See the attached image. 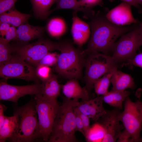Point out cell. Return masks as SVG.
<instances>
[{
    "label": "cell",
    "instance_id": "6da1fadb",
    "mask_svg": "<svg viewBox=\"0 0 142 142\" xmlns=\"http://www.w3.org/2000/svg\"><path fill=\"white\" fill-rule=\"evenodd\" d=\"M136 25L117 26L108 21L105 16L96 15L90 23L91 36L85 53L88 54L101 52L108 54L117 39L134 29Z\"/></svg>",
    "mask_w": 142,
    "mask_h": 142
},
{
    "label": "cell",
    "instance_id": "7a4b0ae2",
    "mask_svg": "<svg viewBox=\"0 0 142 142\" xmlns=\"http://www.w3.org/2000/svg\"><path fill=\"white\" fill-rule=\"evenodd\" d=\"M57 50L60 54L55 65L56 72L69 80L80 78L85 62L84 50L75 48L67 41L57 43Z\"/></svg>",
    "mask_w": 142,
    "mask_h": 142
},
{
    "label": "cell",
    "instance_id": "3957f363",
    "mask_svg": "<svg viewBox=\"0 0 142 142\" xmlns=\"http://www.w3.org/2000/svg\"><path fill=\"white\" fill-rule=\"evenodd\" d=\"M73 100L64 97L59 105L48 142H77Z\"/></svg>",
    "mask_w": 142,
    "mask_h": 142
},
{
    "label": "cell",
    "instance_id": "277c9868",
    "mask_svg": "<svg viewBox=\"0 0 142 142\" xmlns=\"http://www.w3.org/2000/svg\"><path fill=\"white\" fill-rule=\"evenodd\" d=\"M14 114L18 121L17 129L9 140L13 142H31L40 139L35 103L29 102L16 108Z\"/></svg>",
    "mask_w": 142,
    "mask_h": 142
},
{
    "label": "cell",
    "instance_id": "5b68a950",
    "mask_svg": "<svg viewBox=\"0 0 142 142\" xmlns=\"http://www.w3.org/2000/svg\"><path fill=\"white\" fill-rule=\"evenodd\" d=\"M85 87L89 92L95 82L106 73L117 69V65L111 56L98 52L88 54L85 66Z\"/></svg>",
    "mask_w": 142,
    "mask_h": 142
},
{
    "label": "cell",
    "instance_id": "8992f818",
    "mask_svg": "<svg viewBox=\"0 0 142 142\" xmlns=\"http://www.w3.org/2000/svg\"><path fill=\"white\" fill-rule=\"evenodd\" d=\"M35 107L39 130L40 139L48 141L59 105L56 99L35 95Z\"/></svg>",
    "mask_w": 142,
    "mask_h": 142
},
{
    "label": "cell",
    "instance_id": "52a82bcc",
    "mask_svg": "<svg viewBox=\"0 0 142 142\" xmlns=\"http://www.w3.org/2000/svg\"><path fill=\"white\" fill-rule=\"evenodd\" d=\"M119 117L123 131L130 137L131 142H139L142 129V102L137 100L134 102L128 97Z\"/></svg>",
    "mask_w": 142,
    "mask_h": 142
},
{
    "label": "cell",
    "instance_id": "ba28073f",
    "mask_svg": "<svg viewBox=\"0 0 142 142\" xmlns=\"http://www.w3.org/2000/svg\"><path fill=\"white\" fill-rule=\"evenodd\" d=\"M142 45V23L122 35L120 39L115 42L111 50V57L116 63L127 61L137 54V50Z\"/></svg>",
    "mask_w": 142,
    "mask_h": 142
},
{
    "label": "cell",
    "instance_id": "9c48e42d",
    "mask_svg": "<svg viewBox=\"0 0 142 142\" xmlns=\"http://www.w3.org/2000/svg\"><path fill=\"white\" fill-rule=\"evenodd\" d=\"M57 43L40 39L37 41L25 45L13 47L17 56L30 64L36 65L47 53L57 50Z\"/></svg>",
    "mask_w": 142,
    "mask_h": 142
},
{
    "label": "cell",
    "instance_id": "30bf717a",
    "mask_svg": "<svg viewBox=\"0 0 142 142\" xmlns=\"http://www.w3.org/2000/svg\"><path fill=\"white\" fill-rule=\"evenodd\" d=\"M0 76L7 80L17 78L27 81H35V69L30 64L17 56H13L7 63L0 66Z\"/></svg>",
    "mask_w": 142,
    "mask_h": 142
},
{
    "label": "cell",
    "instance_id": "8fae6325",
    "mask_svg": "<svg viewBox=\"0 0 142 142\" xmlns=\"http://www.w3.org/2000/svg\"><path fill=\"white\" fill-rule=\"evenodd\" d=\"M6 80L0 82L1 100L17 103L19 98L25 95L41 94V85L38 83L31 85L17 86L9 84Z\"/></svg>",
    "mask_w": 142,
    "mask_h": 142
},
{
    "label": "cell",
    "instance_id": "7c38bea8",
    "mask_svg": "<svg viewBox=\"0 0 142 142\" xmlns=\"http://www.w3.org/2000/svg\"><path fill=\"white\" fill-rule=\"evenodd\" d=\"M120 110L115 108L111 110H106L105 114L99 119L100 120L98 123L105 131L104 136L101 142H115L117 141L124 129L123 125L120 123Z\"/></svg>",
    "mask_w": 142,
    "mask_h": 142
},
{
    "label": "cell",
    "instance_id": "4fadbf2b",
    "mask_svg": "<svg viewBox=\"0 0 142 142\" xmlns=\"http://www.w3.org/2000/svg\"><path fill=\"white\" fill-rule=\"evenodd\" d=\"M73 100L74 107L95 121L98 120L106 113L102 96L80 102L78 100Z\"/></svg>",
    "mask_w": 142,
    "mask_h": 142
},
{
    "label": "cell",
    "instance_id": "5bb4252c",
    "mask_svg": "<svg viewBox=\"0 0 142 142\" xmlns=\"http://www.w3.org/2000/svg\"><path fill=\"white\" fill-rule=\"evenodd\" d=\"M130 4L123 2L109 11L105 17L112 23L119 26H123L133 23H137L138 21L133 17Z\"/></svg>",
    "mask_w": 142,
    "mask_h": 142
},
{
    "label": "cell",
    "instance_id": "9a60e30c",
    "mask_svg": "<svg viewBox=\"0 0 142 142\" xmlns=\"http://www.w3.org/2000/svg\"><path fill=\"white\" fill-rule=\"evenodd\" d=\"M74 12L71 32L74 42L79 47L84 44L89 39L91 34L89 25L80 19Z\"/></svg>",
    "mask_w": 142,
    "mask_h": 142
},
{
    "label": "cell",
    "instance_id": "2e32d148",
    "mask_svg": "<svg viewBox=\"0 0 142 142\" xmlns=\"http://www.w3.org/2000/svg\"><path fill=\"white\" fill-rule=\"evenodd\" d=\"M63 93L66 98L69 99L85 101L90 99L89 92L86 88L82 87L77 79L69 80L63 85H62Z\"/></svg>",
    "mask_w": 142,
    "mask_h": 142
},
{
    "label": "cell",
    "instance_id": "e0dca14e",
    "mask_svg": "<svg viewBox=\"0 0 142 142\" xmlns=\"http://www.w3.org/2000/svg\"><path fill=\"white\" fill-rule=\"evenodd\" d=\"M111 82L112 90L123 91L134 89L135 87L134 79L130 75L117 69L113 72Z\"/></svg>",
    "mask_w": 142,
    "mask_h": 142
},
{
    "label": "cell",
    "instance_id": "ac0fdd59",
    "mask_svg": "<svg viewBox=\"0 0 142 142\" xmlns=\"http://www.w3.org/2000/svg\"><path fill=\"white\" fill-rule=\"evenodd\" d=\"M44 30V27L34 26L28 24H24L17 29L16 40L22 42H27L32 39L39 38Z\"/></svg>",
    "mask_w": 142,
    "mask_h": 142
},
{
    "label": "cell",
    "instance_id": "d6986e66",
    "mask_svg": "<svg viewBox=\"0 0 142 142\" xmlns=\"http://www.w3.org/2000/svg\"><path fill=\"white\" fill-rule=\"evenodd\" d=\"M56 5L55 8L49 11V14L54 11L61 9H71L74 12H83L88 17L94 15L91 9L86 7V4L83 0H57Z\"/></svg>",
    "mask_w": 142,
    "mask_h": 142
},
{
    "label": "cell",
    "instance_id": "ffe728a7",
    "mask_svg": "<svg viewBox=\"0 0 142 142\" xmlns=\"http://www.w3.org/2000/svg\"><path fill=\"white\" fill-rule=\"evenodd\" d=\"M57 77L52 74L47 80L42 82L41 85V94L47 98L56 99L60 95L61 85L57 80Z\"/></svg>",
    "mask_w": 142,
    "mask_h": 142
},
{
    "label": "cell",
    "instance_id": "44dd1931",
    "mask_svg": "<svg viewBox=\"0 0 142 142\" xmlns=\"http://www.w3.org/2000/svg\"><path fill=\"white\" fill-rule=\"evenodd\" d=\"M30 16V14L21 13L13 8L0 14V23H6L18 27L24 24Z\"/></svg>",
    "mask_w": 142,
    "mask_h": 142
},
{
    "label": "cell",
    "instance_id": "7402d4cb",
    "mask_svg": "<svg viewBox=\"0 0 142 142\" xmlns=\"http://www.w3.org/2000/svg\"><path fill=\"white\" fill-rule=\"evenodd\" d=\"M130 93L126 90L118 91L111 90L102 96L103 102L110 106L120 110L123 108V104Z\"/></svg>",
    "mask_w": 142,
    "mask_h": 142
},
{
    "label": "cell",
    "instance_id": "603a6c76",
    "mask_svg": "<svg viewBox=\"0 0 142 142\" xmlns=\"http://www.w3.org/2000/svg\"><path fill=\"white\" fill-rule=\"evenodd\" d=\"M17 126V119L15 114L11 116H6L3 125L0 128V142L9 140L13 136Z\"/></svg>",
    "mask_w": 142,
    "mask_h": 142
},
{
    "label": "cell",
    "instance_id": "cb8c5ba5",
    "mask_svg": "<svg viewBox=\"0 0 142 142\" xmlns=\"http://www.w3.org/2000/svg\"><path fill=\"white\" fill-rule=\"evenodd\" d=\"M57 0H31L35 15L43 19L49 15V9Z\"/></svg>",
    "mask_w": 142,
    "mask_h": 142
},
{
    "label": "cell",
    "instance_id": "d4e9b609",
    "mask_svg": "<svg viewBox=\"0 0 142 142\" xmlns=\"http://www.w3.org/2000/svg\"><path fill=\"white\" fill-rule=\"evenodd\" d=\"M67 25L64 21L59 18H53L48 23L47 30L52 36L58 37L64 34L67 30Z\"/></svg>",
    "mask_w": 142,
    "mask_h": 142
},
{
    "label": "cell",
    "instance_id": "484cf974",
    "mask_svg": "<svg viewBox=\"0 0 142 142\" xmlns=\"http://www.w3.org/2000/svg\"><path fill=\"white\" fill-rule=\"evenodd\" d=\"M114 70L106 73L95 82L93 88L98 96L103 95L108 92L111 77Z\"/></svg>",
    "mask_w": 142,
    "mask_h": 142
},
{
    "label": "cell",
    "instance_id": "4316f807",
    "mask_svg": "<svg viewBox=\"0 0 142 142\" xmlns=\"http://www.w3.org/2000/svg\"><path fill=\"white\" fill-rule=\"evenodd\" d=\"M105 135L104 129L98 123L91 128L84 136L87 142H96L97 141H101Z\"/></svg>",
    "mask_w": 142,
    "mask_h": 142
},
{
    "label": "cell",
    "instance_id": "83f0119b",
    "mask_svg": "<svg viewBox=\"0 0 142 142\" xmlns=\"http://www.w3.org/2000/svg\"><path fill=\"white\" fill-rule=\"evenodd\" d=\"M13 47L9 43L0 40V66L10 60L13 57Z\"/></svg>",
    "mask_w": 142,
    "mask_h": 142
},
{
    "label": "cell",
    "instance_id": "f1b7e54d",
    "mask_svg": "<svg viewBox=\"0 0 142 142\" xmlns=\"http://www.w3.org/2000/svg\"><path fill=\"white\" fill-rule=\"evenodd\" d=\"M37 66L35 69L36 75L42 82L48 79L52 74L50 67L42 65Z\"/></svg>",
    "mask_w": 142,
    "mask_h": 142
},
{
    "label": "cell",
    "instance_id": "f546056e",
    "mask_svg": "<svg viewBox=\"0 0 142 142\" xmlns=\"http://www.w3.org/2000/svg\"><path fill=\"white\" fill-rule=\"evenodd\" d=\"M59 55V54L56 52L51 53L50 52L42 59L37 65H42L49 67L55 66L57 62Z\"/></svg>",
    "mask_w": 142,
    "mask_h": 142
},
{
    "label": "cell",
    "instance_id": "4dcf8cb0",
    "mask_svg": "<svg viewBox=\"0 0 142 142\" xmlns=\"http://www.w3.org/2000/svg\"><path fill=\"white\" fill-rule=\"evenodd\" d=\"M17 37V29L16 27L12 26L8 29L5 36L0 37V40L6 43H9L10 41L16 39Z\"/></svg>",
    "mask_w": 142,
    "mask_h": 142
},
{
    "label": "cell",
    "instance_id": "1f68e13d",
    "mask_svg": "<svg viewBox=\"0 0 142 142\" xmlns=\"http://www.w3.org/2000/svg\"><path fill=\"white\" fill-rule=\"evenodd\" d=\"M17 0H0V14L13 8Z\"/></svg>",
    "mask_w": 142,
    "mask_h": 142
},
{
    "label": "cell",
    "instance_id": "d6a6232c",
    "mask_svg": "<svg viewBox=\"0 0 142 142\" xmlns=\"http://www.w3.org/2000/svg\"><path fill=\"white\" fill-rule=\"evenodd\" d=\"M123 65L135 66L142 68V53L136 54L133 58L127 61Z\"/></svg>",
    "mask_w": 142,
    "mask_h": 142
},
{
    "label": "cell",
    "instance_id": "836d02e7",
    "mask_svg": "<svg viewBox=\"0 0 142 142\" xmlns=\"http://www.w3.org/2000/svg\"><path fill=\"white\" fill-rule=\"evenodd\" d=\"M74 110L79 115L83 122L85 132L84 136L91 127L90 125V118L86 115L80 112L74 107Z\"/></svg>",
    "mask_w": 142,
    "mask_h": 142
},
{
    "label": "cell",
    "instance_id": "e575fe53",
    "mask_svg": "<svg viewBox=\"0 0 142 142\" xmlns=\"http://www.w3.org/2000/svg\"><path fill=\"white\" fill-rule=\"evenodd\" d=\"M75 116V128L76 131L80 132L84 136L85 132L84 126L82 120L77 112L74 110Z\"/></svg>",
    "mask_w": 142,
    "mask_h": 142
},
{
    "label": "cell",
    "instance_id": "d590c367",
    "mask_svg": "<svg viewBox=\"0 0 142 142\" xmlns=\"http://www.w3.org/2000/svg\"><path fill=\"white\" fill-rule=\"evenodd\" d=\"M115 0H109L110 2H113ZM123 2L127 3L137 8L139 13L142 12V8L137 3L136 0H121Z\"/></svg>",
    "mask_w": 142,
    "mask_h": 142
},
{
    "label": "cell",
    "instance_id": "8d00e7d4",
    "mask_svg": "<svg viewBox=\"0 0 142 142\" xmlns=\"http://www.w3.org/2000/svg\"><path fill=\"white\" fill-rule=\"evenodd\" d=\"M10 25L6 23H0V34L1 37H3L5 36L7 30L10 27Z\"/></svg>",
    "mask_w": 142,
    "mask_h": 142
},
{
    "label": "cell",
    "instance_id": "74e56055",
    "mask_svg": "<svg viewBox=\"0 0 142 142\" xmlns=\"http://www.w3.org/2000/svg\"><path fill=\"white\" fill-rule=\"evenodd\" d=\"M85 2L86 7L91 9L90 8L97 5L99 4L102 0H83Z\"/></svg>",
    "mask_w": 142,
    "mask_h": 142
},
{
    "label": "cell",
    "instance_id": "f35d334b",
    "mask_svg": "<svg viewBox=\"0 0 142 142\" xmlns=\"http://www.w3.org/2000/svg\"><path fill=\"white\" fill-rule=\"evenodd\" d=\"M6 107L4 105L0 104V128L2 126L5 119V116L4 115V111L6 110Z\"/></svg>",
    "mask_w": 142,
    "mask_h": 142
},
{
    "label": "cell",
    "instance_id": "ab89813d",
    "mask_svg": "<svg viewBox=\"0 0 142 142\" xmlns=\"http://www.w3.org/2000/svg\"><path fill=\"white\" fill-rule=\"evenodd\" d=\"M136 1L138 3L142 6V0H136Z\"/></svg>",
    "mask_w": 142,
    "mask_h": 142
},
{
    "label": "cell",
    "instance_id": "60d3db41",
    "mask_svg": "<svg viewBox=\"0 0 142 142\" xmlns=\"http://www.w3.org/2000/svg\"><path fill=\"white\" fill-rule=\"evenodd\" d=\"M139 142H142V136L140 137Z\"/></svg>",
    "mask_w": 142,
    "mask_h": 142
}]
</instances>
